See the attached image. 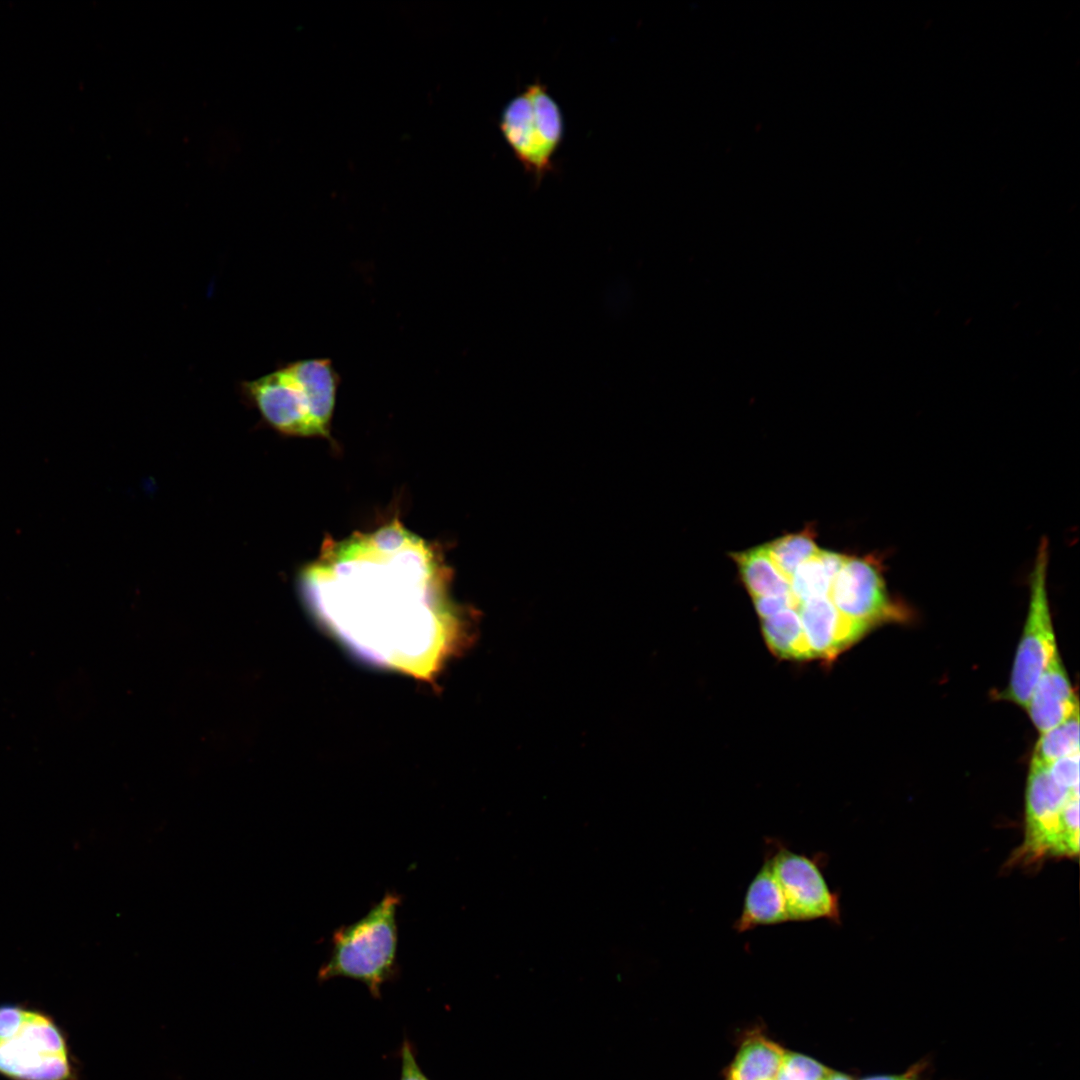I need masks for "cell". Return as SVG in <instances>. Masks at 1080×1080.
<instances>
[{
    "label": "cell",
    "instance_id": "6da1fadb",
    "mask_svg": "<svg viewBox=\"0 0 1080 1080\" xmlns=\"http://www.w3.org/2000/svg\"><path fill=\"white\" fill-rule=\"evenodd\" d=\"M300 585L321 627L379 668L433 682L468 640L447 569L398 522L328 544Z\"/></svg>",
    "mask_w": 1080,
    "mask_h": 1080
},
{
    "label": "cell",
    "instance_id": "7a4b0ae2",
    "mask_svg": "<svg viewBox=\"0 0 1080 1080\" xmlns=\"http://www.w3.org/2000/svg\"><path fill=\"white\" fill-rule=\"evenodd\" d=\"M339 375L328 358L287 363L241 383V393L273 428L293 436H327Z\"/></svg>",
    "mask_w": 1080,
    "mask_h": 1080
},
{
    "label": "cell",
    "instance_id": "3957f363",
    "mask_svg": "<svg viewBox=\"0 0 1080 1080\" xmlns=\"http://www.w3.org/2000/svg\"><path fill=\"white\" fill-rule=\"evenodd\" d=\"M401 896L388 891L361 918L336 929L318 981L349 978L364 984L374 998L397 971V911Z\"/></svg>",
    "mask_w": 1080,
    "mask_h": 1080
},
{
    "label": "cell",
    "instance_id": "277c9868",
    "mask_svg": "<svg viewBox=\"0 0 1080 1080\" xmlns=\"http://www.w3.org/2000/svg\"><path fill=\"white\" fill-rule=\"evenodd\" d=\"M0 1074L11 1080H76L67 1041L50 1016L0 1006Z\"/></svg>",
    "mask_w": 1080,
    "mask_h": 1080
},
{
    "label": "cell",
    "instance_id": "5b68a950",
    "mask_svg": "<svg viewBox=\"0 0 1080 1080\" xmlns=\"http://www.w3.org/2000/svg\"><path fill=\"white\" fill-rule=\"evenodd\" d=\"M1079 852V790L1058 783L1045 766L1032 764L1025 790V827L1017 862L1074 857Z\"/></svg>",
    "mask_w": 1080,
    "mask_h": 1080
},
{
    "label": "cell",
    "instance_id": "8992f818",
    "mask_svg": "<svg viewBox=\"0 0 1080 1080\" xmlns=\"http://www.w3.org/2000/svg\"><path fill=\"white\" fill-rule=\"evenodd\" d=\"M499 129L506 144L537 183L553 169L564 137L561 109L545 84L536 80L504 106Z\"/></svg>",
    "mask_w": 1080,
    "mask_h": 1080
},
{
    "label": "cell",
    "instance_id": "52a82bcc",
    "mask_svg": "<svg viewBox=\"0 0 1080 1080\" xmlns=\"http://www.w3.org/2000/svg\"><path fill=\"white\" fill-rule=\"evenodd\" d=\"M766 854L781 887L789 921L827 920L840 924L839 894L828 885L823 867L826 856L795 852L778 839L766 840Z\"/></svg>",
    "mask_w": 1080,
    "mask_h": 1080
},
{
    "label": "cell",
    "instance_id": "ba28073f",
    "mask_svg": "<svg viewBox=\"0 0 1080 1080\" xmlns=\"http://www.w3.org/2000/svg\"><path fill=\"white\" fill-rule=\"evenodd\" d=\"M1047 542L1042 540L1030 581L1027 618L1003 696L1023 707L1057 652L1046 588Z\"/></svg>",
    "mask_w": 1080,
    "mask_h": 1080
},
{
    "label": "cell",
    "instance_id": "9c48e42d",
    "mask_svg": "<svg viewBox=\"0 0 1080 1080\" xmlns=\"http://www.w3.org/2000/svg\"><path fill=\"white\" fill-rule=\"evenodd\" d=\"M829 598L846 619L869 630L881 622L905 616L889 596L880 562L874 556H846Z\"/></svg>",
    "mask_w": 1080,
    "mask_h": 1080
},
{
    "label": "cell",
    "instance_id": "30bf717a",
    "mask_svg": "<svg viewBox=\"0 0 1080 1080\" xmlns=\"http://www.w3.org/2000/svg\"><path fill=\"white\" fill-rule=\"evenodd\" d=\"M795 610L810 658L831 659L868 631L843 617L829 597L804 602Z\"/></svg>",
    "mask_w": 1080,
    "mask_h": 1080
},
{
    "label": "cell",
    "instance_id": "8fae6325",
    "mask_svg": "<svg viewBox=\"0 0 1080 1080\" xmlns=\"http://www.w3.org/2000/svg\"><path fill=\"white\" fill-rule=\"evenodd\" d=\"M1025 708L1040 733L1059 725L1079 710L1078 699L1058 651L1040 676Z\"/></svg>",
    "mask_w": 1080,
    "mask_h": 1080
},
{
    "label": "cell",
    "instance_id": "7c38bea8",
    "mask_svg": "<svg viewBox=\"0 0 1080 1080\" xmlns=\"http://www.w3.org/2000/svg\"><path fill=\"white\" fill-rule=\"evenodd\" d=\"M786 922L789 917L785 899L771 860L765 853L763 864L747 886L741 913L733 929L743 933L759 926Z\"/></svg>",
    "mask_w": 1080,
    "mask_h": 1080
},
{
    "label": "cell",
    "instance_id": "4fadbf2b",
    "mask_svg": "<svg viewBox=\"0 0 1080 1080\" xmlns=\"http://www.w3.org/2000/svg\"><path fill=\"white\" fill-rule=\"evenodd\" d=\"M846 556L820 549L815 556L802 563L794 571L789 579V589L795 602V609L804 602L829 597L833 581Z\"/></svg>",
    "mask_w": 1080,
    "mask_h": 1080
},
{
    "label": "cell",
    "instance_id": "5bb4252c",
    "mask_svg": "<svg viewBox=\"0 0 1080 1080\" xmlns=\"http://www.w3.org/2000/svg\"><path fill=\"white\" fill-rule=\"evenodd\" d=\"M731 557L752 598L790 594L788 579L777 569L765 546L735 552Z\"/></svg>",
    "mask_w": 1080,
    "mask_h": 1080
},
{
    "label": "cell",
    "instance_id": "9a60e30c",
    "mask_svg": "<svg viewBox=\"0 0 1080 1080\" xmlns=\"http://www.w3.org/2000/svg\"><path fill=\"white\" fill-rule=\"evenodd\" d=\"M785 1051L763 1037L747 1039L731 1064L727 1080H773Z\"/></svg>",
    "mask_w": 1080,
    "mask_h": 1080
},
{
    "label": "cell",
    "instance_id": "2e32d148",
    "mask_svg": "<svg viewBox=\"0 0 1080 1080\" xmlns=\"http://www.w3.org/2000/svg\"><path fill=\"white\" fill-rule=\"evenodd\" d=\"M761 620L764 637L776 655L791 659L810 658L795 609L786 608Z\"/></svg>",
    "mask_w": 1080,
    "mask_h": 1080
},
{
    "label": "cell",
    "instance_id": "e0dca14e",
    "mask_svg": "<svg viewBox=\"0 0 1080 1080\" xmlns=\"http://www.w3.org/2000/svg\"><path fill=\"white\" fill-rule=\"evenodd\" d=\"M777 569L788 579L805 561L815 556L820 548L813 528L784 535L764 545Z\"/></svg>",
    "mask_w": 1080,
    "mask_h": 1080
},
{
    "label": "cell",
    "instance_id": "ac0fdd59",
    "mask_svg": "<svg viewBox=\"0 0 1080 1080\" xmlns=\"http://www.w3.org/2000/svg\"><path fill=\"white\" fill-rule=\"evenodd\" d=\"M1075 754H1079V710L1059 725L1041 733L1031 763L1047 766Z\"/></svg>",
    "mask_w": 1080,
    "mask_h": 1080
},
{
    "label": "cell",
    "instance_id": "d6986e66",
    "mask_svg": "<svg viewBox=\"0 0 1080 1080\" xmlns=\"http://www.w3.org/2000/svg\"><path fill=\"white\" fill-rule=\"evenodd\" d=\"M831 1071L814 1059L792 1052H785L777 1080H827Z\"/></svg>",
    "mask_w": 1080,
    "mask_h": 1080
},
{
    "label": "cell",
    "instance_id": "ffe728a7",
    "mask_svg": "<svg viewBox=\"0 0 1080 1080\" xmlns=\"http://www.w3.org/2000/svg\"><path fill=\"white\" fill-rule=\"evenodd\" d=\"M1045 767L1058 783L1068 789L1079 790V754L1059 759Z\"/></svg>",
    "mask_w": 1080,
    "mask_h": 1080
},
{
    "label": "cell",
    "instance_id": "44dd1931",
    "mask_svg": "<svg viewBox=\"0 0 1080 1080\" xmlns=\"http://www.w3.org/2000/svg\"><path fill=\"white\" fill-rule=\"evenodd\" d=\"M400 1061L399 1080H429L420 1068L414 1046L408 1039H404L401 1044Z\"/></svg>",
    "mask_w": 1080,
    "mask_h": 1080
},
{
    "label": "cell",
    "instance_id": "7402d4cb",
    "mask_svg": "<svg viewBox=\"0 0 1080 1080\" xmlns=\"http://www.w3.org/2000/svg\"><path fill=\"white\" fill-rule=\"evenodd\" d=\"M753 602L761 619L770 617L786 608L795 609V602L791 594L754 597Z\"/></svg>",
    "mask_w": 1080,
    "mask_h": 1080
},
{
    "label": "cell",
    "instance_id": "603a6c76",
    "mask_svg": "<svg viewBox=\"0 0 1080 1080\" xmlns=\"http://www.w3.org/2000/svg\"><path fill=\"white\" fill-rule=\"evenodd\" d=\"M862 1080H920V1079H919V1070H917L916 1067H913L910 1070H908V1071H906V1072H904L902 1074L873 1076V1077H868V1078H865V1079H862Z\"/></svg>",
    "mask_w": 1080,
    "mask_h": 1080
},
{
    "label": "cell",
    "instance_id": "cb8c5ba5",
    "mask_svg": "<svg viewBox=\"0 0 1080 1080\" xmlns=\"http://www.w3.org/2000/svg\"><path fill=\"white\" fill-rule=\"evenodd\" d=\"M827 1080H853V1079L850 1076L846 1075V1074L839 1073V1072H832Z\"/></svg>",
    "mask_w": 1080,
    "mask_h": 1080
},
{
    "label": "cell",
    "instance_id": "d4e9b609",
    "mask_svg": "<svg viewBox=\"0 0 1080 1080\" xmlns=\"http://www.w3.org/2000/svg\"><path fill=\"white\" fill-rule=\"evenodd\" d=\"M773 1080H777V1079L775 1078V1079H773Z\"/></svg>",
    "mask_w": 1080,
    "mask_h": 1080
},
{
    "label": "cell",
    "instance_id": "484cf974",
    "mask_svg": "<svg viewBox=\"0 0 1080 1080\" xmlns=\"http://www.w3.org/2000/svg\"><path fill=\"white\" fill-rule=\"evenodd\" d=\"M828 1079V1078H827Z\"/></svg>",
    "mask_w": 1080,
    "mask_h": 1080
}]
</instances>
